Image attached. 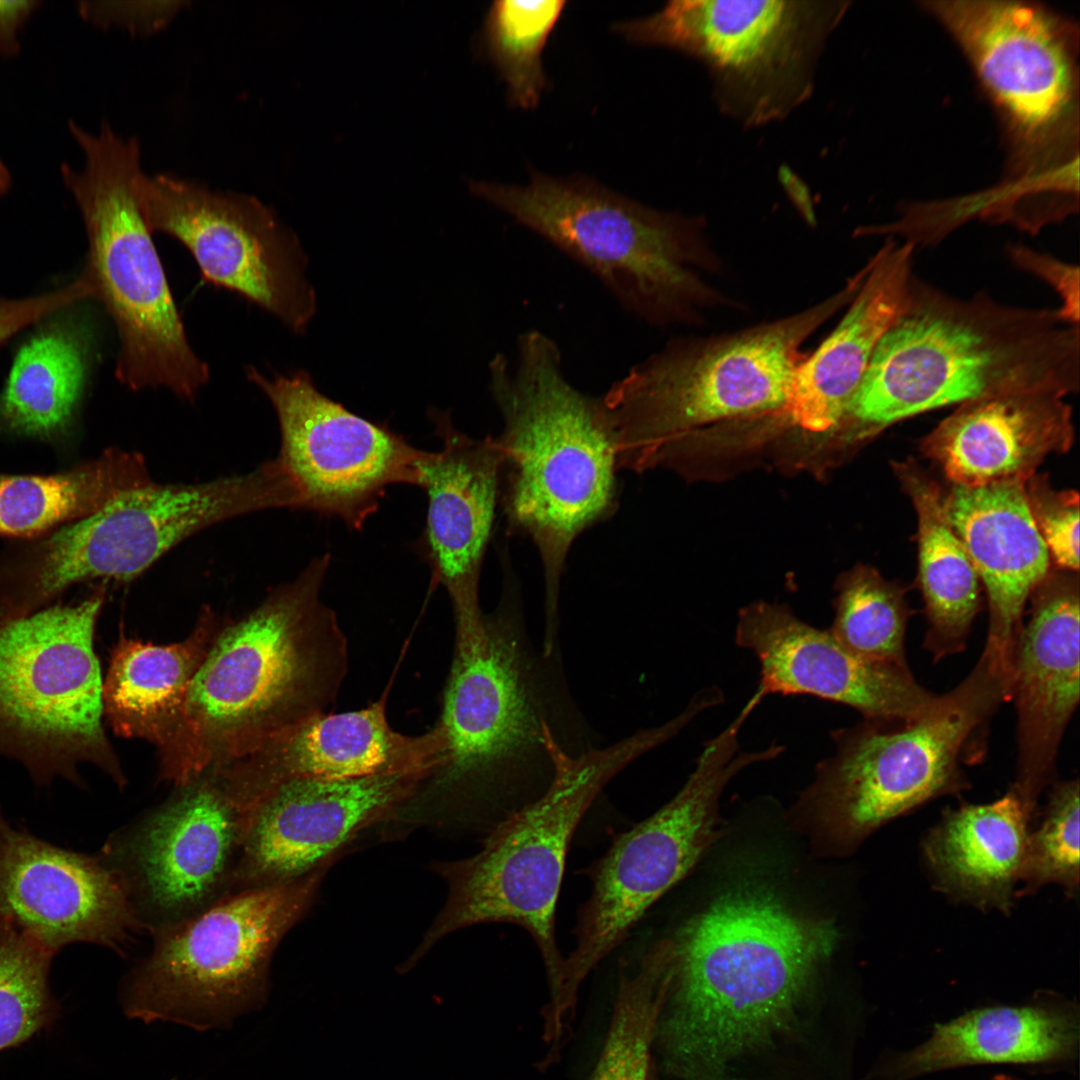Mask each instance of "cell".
<instances>
[{
	"instance_id": "9a60e30c",
	"label": "cell",
	"mask_w": 1080,
	"mask_h": 1080,
	"mask_svg": "<svg viewBox=\"0 0 1080 1080\" xmlns=\"http://www.w3.org/2000/svg\"><path fill=\"white\" fill-rule=\"evenodd\" d=\"M271 460L255 470L198 484L153 481L114 496L96 512L34 539L27 568L48 597L93 579L130 580L181 541L222 521L283 508Z\"/></svg>"
},
{
	"instance_id": "836d02e7",
	"label": "cell",
	"mask_w": 1080,
	"mask_h": 1080,
	"mask_svg": "<svg viewBox=\"0 0 1080 1080\" xmlns=\"http://www.w3.org/2000/svg\"><path fill=\"white\" fill-rule=\"evenodd\" d=\"M151 481L142 455L117 448L53 474L0 473V536L22 540L48 533Z\"/></svg>"
},
{
	"instance_id": "4316f807",
	"label": "cell",
	"mask_w": 1080,
	"mask_h": 1080,
	"mask_svg": "<svg viewBox=\"0 0 1080 1080\" xmlns=\"http://www.w3.org/2000/svg\"><path fill=\"white\" fill-rule=\"evenodd\" d=\"M914 248L889 241L878 251L847 313L800 363L783 411L800 427L821 432L842 423L877 343L908 304Z\"/></svg>"
},
{
	"instance_id": "ba28073f",
	"label": "cell",
	"mask_w": 1080,
	"mask_h": 1080,
	"mask_svg": "<svg viewBox=\"0 0 1080 1080\" xmlns=\"http://www.w3.org/2000/svg\"><path fill=\"white\" fill-rule=\"evenodd\" d=\"M68 129L85 165L76 171L62 163L60 172L87 234L88 257L80 276L90 299L104 305L118 331L115 375L132 390L165 387L192 400L209 380V368L187 340L140 209V143L119 136L106 121L98 134L73 120Z\"/></svg>"
},
{
	"instance_id": "30bf717a",
	"label": "cell",
	"mask_w": 1080,
	"mask_h": 1080,
	"mask_svg": "<svg viewBox=\"0 0 1080 1080\" xmlns=\"http://www.w3.org/2000/svg\"><path fill=\"white\" fill-rule=\"evenodd\" d=\"M325 873L234 891L158 927L151 952L126 981L125 1013L208 1029L255 1008L277 946L309 909Z\"/></svg>"
},
{
	"instance_id": "ee69618b",
	"label": "cell",
	"mask_w": 1080,
	"mask_h": 1080,
	"mask_svg": "<svg viewBox=\"0 0 1080 1080\" xmlns=\"http://www.w3.org/2000/svg\"><path fill=\"white\" fill-rule=\"evenodd\" d=\"M42 4L38 0L0 1V56H16L21 45L18 32Z\"/></svg>"
},
{
	"instance_id": "7dc6e473",
	"label": "cell",
	"mask_w": 1080,
	"mask_h": 1080,
	"mask_svg": "<svg viewBox=\"0 0 1080 1080\" xmlns=\"http://www.w3.org/2000/svg\"><path fill=\"white\" fill-rule=\"evenodd\" d=\"M650 1080H658L657 1077H656V1073H655V1067L652 1070Z\"/></svg>"
},
{
	"instance_id": "44dd1931",
	"label": "cell",
	"mask_w": 1080,
	"mask_h": 1080,
	"mask_svg": "<svg viewBox=\"0 0 1080 1080\" xmlns=\"http://www.w3.org/2000/svg\"><path fill=\"white\" fill-rule=\"evenodd\" d=\"M139 922L123 876L108 861L15 829L0 809V923L54 955L77 942L120 951Z\"/></svg>"
},
{
	"instance_id": "ffe728a7",
	"label": "cell",
	"mask_w": 1080,
	"mask_h": 1080,
	"mask_svg": "<svg viewBox=\"0 0 1080 1080\" xmlns=\"http://www.w3.org/2000/svg\"><path fill=\"white\" fill-rule=\"evenodd\" d=\"M251 808L229 782L190 786L138 824L121 848V867L134 908L158 927L193 915L219 899L249 828ZM141 920V919H140Z\"/></svg>"
},
{
	"instance_id": "60d3db41",
	"label": "cell",
	"mask_w": 1080,
	"mask_h": 1080,
	"mask_svg": "<svg viewBox=\"0 0 1080 1080\" xmlns=\"http://www.w3.org/2000/svg\"><path fill=\"white\" fill-rule=\"evenodd\" d=\"M79 277L64 287L25 298L0 297V346L24 328L63 312L88 297Z\"/></svg>"
},
{
	"instance_id": "ab89813d",
	"label": "cell",
	"mask_w": 1080,
	"mask_h": 1080,
	"mask_svg": "<svg viewBox=\"0 0 1080 1080\" xmlns=\"http://www.w3.org/2000/svg\"><path fill=\"white\" fill-rule=\"evenodd\" d=\"M1025 495L1035 525L1061 569L1079 568V496L1074 490H1056L1047 475L1034 474L1025 482Z\"/></svg>"
},
{
	"instance_id": "4dcf8cb0",
	"label": "cell",
	"mask_w": 1080,
	"mask_h": 1080,
	"mask_svg": "<svg viewBox=\"0 0 1080 1080\" xmlns=\"http://www.w3.org/2000/svg\"><path fill=\"white\" fill-rule=\"evenodd\" d=\"M1078 1040L1073 1016L1042 1006L992 1007L935 1026L902 1057L901 1076L982 1063H1038L1071 1057Z\"/></svg>"
},
{
	"instance_id": "d6986e66",
	"label": "cell",
	"mask_w": 1080,
	"mask_h": 1080,
	"mask_svg": "<svg viewBox=\"0 0 1080 1080\" xmlns=\"http://www.w3.org/2000/svg\"><path fill=\"white\" fill-rule=\"evenodd\" d=\"M425 776L290 777L258 784L230 887L284 884L327 871L361 832L388 823Z\"/></svg>"
},
{
	"instance_id": "9c48e42d",
	"label": "cell",
	"mask_w": 1080,
	"mask_h": 1080,
	"mask_svg": "<svg viewBox=\"0 0 1080 1080\" xmlns=\"http://www.w3.org/2000/svg\"><path fill=\"white\" fill-rule=\"evenodd\" d=\"M855 292L848 282L796 315L705 345L674 344L632 367L602 397L617 433L618 467H650L691 428L783 412L802 343Z\"/></svg>"
},
{
	"instance_id": "484cf974",
	"label": "cell",
	"mask_w": 1080,
	"mask_h": 1080,
	"mask_svg": "<svg viewBox=\"0 0 1080 1080\" xmlns=\"http://www.w3.org/2000/svg\"><path fill=\"white\" fill-rule=\"evenodd\" d=\"M944 504L987 594L983 652L1011 670L1026 602L1050 571V554L1030 513L1025 483L953 485Z\"/></svg>"
},
{
	"instance_id": "f1b7e54d",
	"label": "cell",
	"mask_w": 1080,
	"mask_h": 1080,
	"mask_svg": "<svg viewBox=\"0 0 1080 1080\" xmlns=\"http://www.w3.org/2000/svg\"><path fill=\"white\" fill-rule=\"evenodd\" d=\"M1036 803L1012 785L994 802L948 811L924 844L939 886L976 905L1007 911L1020 880Z\"/></svg>"
},
{
	"instance_id": "603a6c76",
	"label": "cell",
	"mask_w": 1080,
	"mask_h": 1080,
	"mask_svg": "<svg viewBox=\"0 0 1080 1080\" xmlns=\"http://www.w3.org/2000/svg\"><path fill=\"white\" fill-rule=\"evenodd\" d=\"M735 642L757 658L765 697L810 695L849 706L864 720L891 723L912 722L939 699L909 667L854 654L829 629L804 622L786 605L761 601L742 608Z\"/></svg>"
},
{
	"instance_id": "cb8c5ba5",
	"label": "cell",
	"mask_w": 1080,
	"mask_h": 1080,
	"mask_svg": "<svg viewBox=\"0 0 1080 1080\" xmlns=\"http://www.w3.org/2000/svg\"><path fill=\"white\" fill-rule=\"evenodd\" d=\"M1027 623L1015 642L1010 700L1016 710L1013 785L1039 797L1054 780L1057 754L1079 703L1077 572H1048L1030 595Z\"/></svg>"
},
{
	"instance_id": "7a4b0ae2",
	"label": "cell",
	"mask_w": 1080,
	"mask_h": 1080,
	"mask_svg": "<svg viewBox=\"0 0 1080 1080\" xmlns=\"http://www.w3.org/2000/svg\"><path fill=\"white\" fill-rule=\"evenodd\" d=\"M1079 325L980 293L960 299L912 280L842 422L863 439L903 419L998 393L1079 388ZM847 424V425H848Z\"/></svg>"
},
{
	"instance_id": "3957f363",
	"label": "cell",
	"mask_w": 1080,
	"mask_h": 1080,
	"mask_svg": "<svg viewBox=\"0 0 1080 1080\" xmlns=\"http://www.w3.org/2000/svg\"><path fill=\"white\" fill-rule=\"evenodd\" d=\"M490 391L503 418L496 438L500 493L511 527L536 545L544 569L546 640L559 628L563 565L577 536L615 506L617 433L602 398L574 387L552 338L520 335L512 367L497 354Z\"/></svg>"
},
{
	"instance_id": "277c9868",
	"label": "cell",
	"mask_w": 1080,
	"mask_h": 1080,
	"mask_svg": "<svg viewBox=\"0 0 1080 1080\" xmlns=\"http://www.w3.org/2000/svg\"><path fill=\"white\" fill-rule=\"evenodd\" d=\"M331 556L312 559L205 654L188 687L177 733L205 759L256 735L330 712L349 668L346 635L321 598Z\"/></svg>"
},
{
	"instance_id": "8d00e7d4",
	"label": "cell",
	"mask_w": 1080,
	"mask_h": 1080,
	"mask_svg": "<svg viewBox=\"0 0 1080 1080\" xmlns=\"http://www.w3.org/2000/svg\"><path fill=\"white\" fill-rule=\"evenodd\" d=\"M566 2L495 1L485 23V42L507 83L512 104L535 108L545 87L541 54Z\"/></svg>"
},
{
	"instance_id": "74e56055",
	"label": "cell",
	"mask_w": 1080,
	"mask_h": 1080,
	"mask_svg": "<svg viewBox=\"0 0 1080 1080\" xmlns=\"http://www.w3.org/2000/svg\"><path fill=\"white\" fill-rule=\"evenodd\" d=\"M53 954L0 923V1051L29 1039L56 1016L48 974Z\"/></svg>"
},
{
	"instance_id": "8fae6325",
	"label": "cell",
	"mask_w": 1080,
	"mask_h": 1080,
	"mask_svg": "<svg viewBox=\"0 0 1080 1080\" xmlns=\"http://www.w3.org/2000/svg\"><path fill=\"white\" fill-rule=\"evenodd\" d=\"M103 603L99 589L0 620V757L20 763L38 786L57 777L83 786L82 762L119 778L102 723L94 650Z\"/></svg>"
},
{
	"instance_id": "d590c367",
	"label": "cell",
	"mask_w": 1080,
	"mask_h": 1080,
	"mask_svg": "<svg viewBox=\"0 0 1080 1080\" xmlns=\"http://www.w3.org/2000/svg\"><path fill=\"white\" fill-rule=\"evenodd\" d=\"M905 593L874 568H854L837 583L835 617L829 631L864 659L908 667L905 635L912 612Z\"/></svg>"
},
{
	"instance_id": "bcb514c9",
	"label": "cell",
	"mask_w": 1080,
	"mask_h": 1080,
	"mask_svg": "<svg viewBox=\"0 0 1080 1080\" xmlns=\"http://www.w3.org/2000/svg\"><path fill=\"white\" fill-rule=\"evenodd\" d=\"M994 1080H1013V1079H1011L1010 1077L1001 1075V1076L996 1077Z\"/></svg>"
},
{
	"instance_id": "f6af8a7d",
	"label": "cell",
	"mask_w": 1080,
	"mask_h": 1080,
	"mask_svg": "<svg viewBox=\"0 0 1080 1080\" xmlns=\"http://www.w3.org/2000/svg\"><path fill=\"white\" fill-rule=\"evenodd\" d=\"M11 184H12L11 173H10L8 167L6 166V164L0 158V197H2L4 194H6L8 192V190L11 187Z\"/></svg>"
},
{
	"instance_id": "d6a6232c",
	"label": "cell",
	"mask_w": 1080,
	"mask_h": 1080,
	"mask_svg": "<svg viewBox=\"0 0 1080 1080\" xmlns=\"http://www.w3.org/2000/svg\"><path fill=\"white\" fill-rule=\"evenodd\" d=\"M205 643L202 632L165 646L119 641L103 681L104 714L115 731L155 741L176 734Z\"/></svg>"
},
{
	"instance_id": "83f0119b",
	"label": "cell",
	"mask_w": 1080,
	"mask_h": 1080,
	"mask_svg": "<svg viewBox=\"0 0 1080 1080\" xmlns=\"http://www.w3.org/2000/svg\"><path fill=\"white\" fill-rule=\"evenodd\" d=\"M261 749L253 779L258 783L290 777L428 775L443 760L445 738L437 723L419 735L395 731L387 719L385 694L358 710L311 717L271 737Z\"/></svg>"
},
{
	"instance_id": "ac0fdd59",
	"label": "cell",
	"mask_w": 1080,
	"mask_h": 1080,
	"mask_svg": "<svg viewBox=\"0 0 1080 1080\" xmlns=\"http://www.w3.org/2000/svg\"><path fill=\"white\" fill-rule=\"evenodd\" d=\"M138 196L151 233L180 241L204 281L239 293L295 332L305 329L315 296L304 278V256L271 208L255 196L168 173H143Z\"/></svg>"
},
{
	"instance_id": "7402d4cb",
	"label": "cell",
	"mask_w": 1080,
	"mask_h": 1080,
	"mask_svg": "<svg viewBox=\"0 0 1080 1080\" xmlns=\"http://www.w3.org/2000/svg\"><path fill=\"white\" fill-rule=\"evenodd\" d=\"M429 416L441 448L428 452L420 466L427 512L418 546L432 585H441L450 598L454 648L465 649L484 637L479 586L500 494L502 456L496 439L468 436L445 412L432 409Z\"/></svg>"
},
{
	"instance_id": "e575fe53",
	"label": "cell",
	"mask_w": 1080,
	"mask_h": 1080,
	"mask_svg": "<svg viewBox=\"0 0 1080 1080\" xmlns=\"http://www.w3.org/2000/svg\"><path fill=\"white\" fill-rule=\"evenodd\" d=\"M673 956V940L662 939L644 954L638 968L621 970L609 1030L590 1080H650Z\"/></svg>"
},
{
	"instance_id": "4fadbf2b",
	"label": "cell",
	"mask_w": 1080,
	"mask_h": 1080,
	"mask_svg": "<svg viewBox=\"0 0 1080 1080\" xmlns=\"http://www.w3.org/2000/svg\"><path fill=\"white\" fill-rule=\"evenodd\" d=\"M471 188L587 269L638 319L660 324L685 313L696 288L686 219L584 179L536 173L523 186Z\"/></svg>"
},
{
	"instance_id": "8992f818",
	"label": "cell",
	"mask_w": 1080,
	"mask_h": 1080,
	"mask_svg": "<svg viewBox=\"0 0 1080 1080\" xmlns=\"http://www.w3.org/2000/svg\"><path fill=\"white\" fill-rule=\"evenodd\" d=\"M554 654L537 655L506 599L484 615V637L454 649L436 722L442 762L420 781L393 822L444 824L492 801L512 780L553 767L547 746L563 708Z\"/></svg>"
},
{
	"instance_id": "b9f144b4",
	"label": "cell",
	"mask_w": 1080,
	"mask_h": 1080,
	"mask_svg": "<svg viewBox=\"0 0 1080 1080\" xmlns=\"http://www.w3.org/2000/svg\"><path fill=\"white\" fill-rule=\"evenodd\" d=\"M1009 255L1017 266L1042 278L1057 291L1062 300V305L1057 308L1060 315L1069 323L1078 325V266L1020 246L1009 248Z\"/></svg>"
},
{
	"instance_id": "7c38bea8",
	"label": "cell",
	"mask_w": 1080,
	"mask_h": 1080,
	"mask_svg": "<svg viewBox=\"0 0 1080 1080\" xmlns=\"http://www.w3.org/2000/svg\"><path fill=\"white\" fill-rule=\"evenodd\" d=\"M737 716L708 740L677 794L653 815L615 838L587 874L591 894L577 914L576 945L564 958L560 992L553 1008L573 1018L580 985L626 938L645 912L695 866L719 836V799L745 768L777 758L770 745L740 751L747 721Z\"/></svg>"
},
{
	"instance_id": "d4e9b609",
	"label": "cell",
	"mask_w": 1080,
	"mask_h": 1080,
	"mask_svg": "<svg viewBox=\"0 0 1080 1080\" xmlns=\"http://www.w3.org/2000/svg\"><path fill=\"white\" fill-rule=\"evenodd\" d=\"M1066 393L1028 389L963 404L921 441V451L954 485L1025 483L1050 454L1072 445Z\"/></svg>"
},
{
	"instance_id": "e0dca14e",
	"label": "cell",
	"mask_w": 1080,
	"mask_h": 1080,
	"mask_svg": "<svg viewBox=\"0 0 1080 1080\" xmlns=\"http://www.w3.org/2000/svg\"><path fill=\"white\" fill-rule=\"evenodd\" d=\"M926 5L965 51L1005 118L1026 169L1059 159L1077 135L1074 31L1045 8L1016 1Z\"/></svg>"
},
{
	"instance_id": "2e32d148",
	"label": "cell",
	"mask_w": 1080,
	"mask_h": 1080,
	"mask_svg": "<svg viewBox=\"0 0 1080 1080\" xmlns=\"http://www.w3.org/2000/svg\"><path fill=\"white\" fill-rule=\"evenodd\" d=\"M246 375L276 412L280 448L274 461L292 510L336 518L359 531L389 487H420L428 451L326 397L305 371L269 379L249 367Z\"/></svg>"
},
{
	"instance_id": "6da1fadb",
	"label": "cell",
	"mask_w": 1080,
	"mask_h": 1080,
	"mask_svg": "<svg viewBox=\"0 0 1080 1080\" xmlns=\"http://www.w3.org/2000/svg\"><path fill=\"white\" fill-rule=\"evenodd\" d=\"M837 939L832 921L759 889L729 892L693 916L672 938L657 1023L667 1068L682 1080H733L732 1062L791 1024Z\"/></svg>"
},
{
	"instance_id": "5bb4252c",
	"label": "cell",
	"mask_w": 1080,
	"mask_h": 1080,
	"mask_svg": "<svg viewBox=\"0 0 1080 1080\" xmlns=\"http://www.w3.org/2000/svg\"><path fill=\"white\" fill-rule=\"evenodd\" d=\"M847 7L843 1L675 0L615 30L699 60L720 109L759 126L785 118L811 95L820 52Z\"/></svg>"
},
{
	"instance_id": "1f68e13d",
	"label": "cell",
	"mask_w": 1080,
	"mask_h": 1080,
	"mask_svg": "<svg viewBox=\"0 0 1080 1080\" xmlns=\"http://www.w3.org/2000/svg\"><path fill=\"white\" fill-rule=\"evenodd\" d=\"M87 374V342L71 320L36 331L17 351L0 393V430L55 438L71 423Z\"/></svg>"
},
{
	"instance_id": "7bdbcfd3",
	"label": "cell",
	"mask_w": 1080,
	"mask_h": 1080,
	"mask_svg": "<svg viewBox=\"0 0 1080 1080\" xmlns=\"http://www.w3.org/2000/svg\"><path fill=\"white\" fill-rule=\"evenodd\" d=\"M146 4V3H145ZM123 7L121 3L78 2L82 17L101 26L118 23L130 30L153 31L161 28L185 2H157L148 7Z\"/></svg>"
},
{
	"instance_id": "f546056e",
	"label": "cell",
	"mask_w": 1080,
	"mask_h": 1080,
	"mask_svg": "<svg viewBox=\"0 0 1080 1080\" xmlns=\"http://www.w3.org/2000/svg\"><path fill=\"white\" fill-rule=\"evenodd\" d=\"M893 467L917 514L918 579L928 622L923 648L937 662L966 648L980 609V580L948 520L937 482L914 460Z\"/></svg>"
},
{
	"instance_id": "5b68a950",
	"label": "cell",
	"mask_w": 1080,
	"mask_h": 1080,
	"mask_svg": "<svg viewBox=\"0 0 1080 1080\" xmlns=\"http://www.w3.org/2000/svg\"><path fill=\"white\" fill-rule=\"evenodd\" d=\"M678 733L672 720L604 748L571 754L550 733L553 776L535 801L498 822L472 856L434 865L446 901L410 957L415 963L445 936L492 922L516 924L536 943L553 1005L564 958L555 937V907L572 835L601 790L628 764Z\"/></svg>"
},
{
	"instance_id": "52a82bcc",
	"label": "cell",
	"mask_w": 1080,
	"mask_h": 1080,
	"mask_svg": "<svg viewBox=\"0 0 1080 1080\" xmlns=\"http://www.w3.org/2000/svg\"><path fill=\"white\" fill-rule=\"evenodd\" d=\"M1011 675L982 652L971 672L922 717L864 720L831 731L835 751L816 765L795 813L831 851H849L881 825L934 798L959 793L963 765L986 751L993 715L1010 701Z\"/></svg>"
},
{
	"instance_id": "f35d334b",
	"label": "cell",
	"mask_w": 1080,
	"mask_h": 1080,
	"mask_svg": "<svg viewBox=\"0 0 1080 1080\" xmlns=\"http://www.w3.org/2000/svg\"><path fill=\"white\" fill-rule=\"evenodd\" d=\"M1079 802L1078 779L1054 784L1044 820L1029 837L1020 875L1023 892L1047 883L1062 885L1070 894L1078 890Z\"/></svg>"
}]
</instances>
